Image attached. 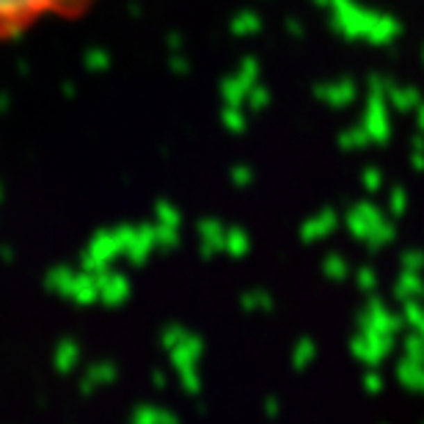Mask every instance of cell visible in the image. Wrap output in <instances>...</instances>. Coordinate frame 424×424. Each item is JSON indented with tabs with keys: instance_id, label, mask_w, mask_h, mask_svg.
<instances>
[{
	"instance_id": "cell-1",
	"label": "cell",
	"mask_w": 424,
	"mask_h": 424,
	"mask_svg": "<svg viewBox=\"0 0 424 424\" xmlns=\"http://www.w3.org/2000/svg\"><path fill=\"white\" fill-rule=\"evenodd\" d=\"M99 0H0V44L22 42L42 28L85 17Z\"/></svg>"
}]
</instances>
